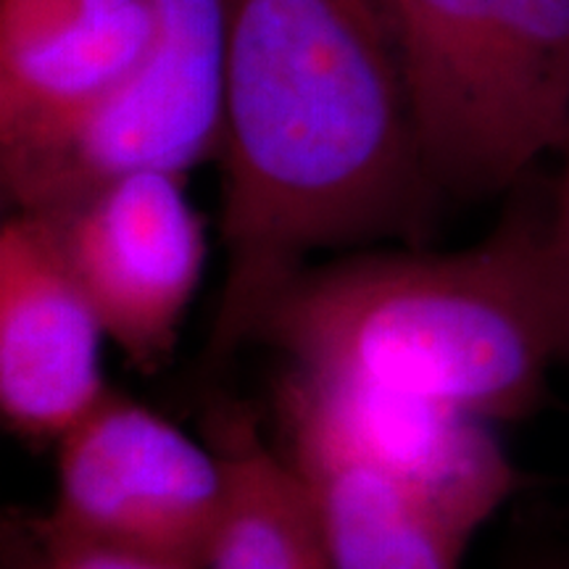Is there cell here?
<instances>
[{
	"instance_id": "14",
	"label": "cell",
	"mask_w": 569,
	"mask_h": 569,
	"mask_svg": "<svg viewBox=\"0 0 569 569\" xmlns=\"http://www.w3.org/2000/svg\"><path fill=\"white\" fill-rule=\"evenodd\" d=\"M517 569H569V549L543 553V557L522 561Z\"/></svg>"
},
{
	"instance_id": "9",
	"label": "cell",
	"mask_w": 569,
	"mask_h": 569,
	"mask_svg": "<svg viewBox=\"0 0 569 569\" xmlns=\"http://www.w3.org/2000/svg\"><path fill=\"white\" fill-rule=\"evenodd\" d=\"M159 30V0H0V153L117 88Z\"/></svg>"
},
{
	"instance_id": "6",
	"label": "cell",
	"mask_w": 569,
	"mask_h": 569,
	"mask_svg": "<svg viewBox=\"0 0 569 569\" xmlns=\"http://www.w3.org/2000/svg\"><path fill=\"white\" fill-rule=\"evenodd\" d=\"M30 217L46 227L106 336L132 367L156 372L167 365L209 256L184 174H127Z\"/></svg>"
},
{
	"instance_id": "12",
	"label": "cell",
	"mask_w": 569,
	"mask_h": 569,
	"mask_svg": "<svg viewBox=\"0 0 569 569\" xmlns=\"http://www.w3.org/2000/svg\"><path fill=\"white\" fill-rule=\"evenodd\" d=\"M11 557V569H177L161 561L134 557L106 546L59 538L48 532L38 519H30Z\"/></svg>"
},
{
	"instance_id": "10",
	"label": "cell",
	"mask_w": 569,
	"mask_h": 569,
	"mask_svg": "<svg viewBox=\"0 0 569 569\" xmlns=\"http://www.w3.org/2000/svg\"><path fill=\"white\" fill-rule=\"evenodd\" d=\"M293 467L336 569H461L469 538L356 453L330 427L277 403Z\"/></svg>"
},
{
	"instance_id": "3",
	"label": "cell",
	"mask_w": 569,
	"mask_h": 569,
	"mask_svg": "<svg viewBox=\"0 0 569 569\" xmlns=\"http://www.w3.org/2000/svg\"><path fill=\"white\" fill-rule=\"evenodd\" d=\"M438 193L515 188L569 130V0H388Z\"/></svg>"
},
{
	"instance_id": "1",
	"label": "cell",
	"mask_w": 569,
	"mask_h": 569,
	"mask_svg": "<svg viewBox=\"0 0 569 569\" xmlns=\"http://www.w3.org/2000/svg\"><path fill=\"white\" fill-rule=\"evenodd\" d=\"M222 240L209 336L253 343L327 248L422 243L440 196L419 151L388 0H222Z\"/></svg>"
},
{
	"instance_id": "5",
	"label": "cell",
	"mask_w": 569,
	"mask_h": 569,
	"mask_svg": "<svg viewBox=\"0 0 569 569\" xmlns=\"http://www.w3.org/2000/svg\"><path fill=\"white\" fill-rule=\"evenodd\" d=\"M224 503L227 475L209 440L109 390L59 440L56 501L38 522L59 538L206 569Z\"/></svg>"
},
{
	"instance_id": "7",
	"label": "cell",
	"mask_w": 569,
	"mask_h": 569,
	"mask_svg": "<svg viewBox=\"0 0 569 569\" xmlns=\"http://www.w3.org/2000/svg\"><path fill=\"white\" fill-rule=\"evenodd\" d=\"M106 330L46 227L11 211L0 227V415L27 440H59L109 393Z\"/></svg>"
},
{
	"instance_id": "8",
	"label": "cell",
	"mask_w": 569,
	"mask_h": 569,
	"mask_svg": "<svg viewBox=\"0 0 569 569\" xmlns=\"http://www.w3.org/2000/svg\"><path fill=\"white\" fill-rule=\"evenodd\" d=\"M277 403L330 427L469 540L515 490L493 422L467 411L290 369Z\"/></svg>"
},
{
	"instance_id": "11",
	"label": "cell",
	"mask_w": 569,
	"mask_h": 569,
	"mask_svg": "<svg viewBox=\"0 0 569 569\" xmlns=\"http://www.w3.org/2000/svg\"><path fill=\"white\" fill-rule=\"evenodd\" d=\"M206 440L222 459L227 503L206 569H336L301 482L243 403H219Z\"/></svg>"
},
{
	"instance_id": "13",
	"label": "cell",
	"mask_w": 569,
	"mask_h": 569,
	"mask_svg": "<svg viewBox=\"0 0 569 569\" xmlns=\"http://www.w3.org/2000/svg\"><path fill=\"white\" fill-rule=\"evenodd\" d=\"M557 153L559 172L546 196H540V219H543L546 277L557 306L565 367H569V130Z\"/></svg>"
},
{
	"instance_id": "4",
	"label": "cell",
	"mask_w": 569,
	"mask_h": 569,
	"mask_svg": "<svg viewBox=\"0 0 569 569\" xmlns=\"http://www.w3.org/2000/svg\"><path fill=\"white\" fill-rule=\"evenodd\" d=\"M224 134L222 0H159V30L117 88L46 138L0 153L11 211L46 213L138 172L184 174Z\"/></svg>"
},
{
	"instance_id": "2",
	"label": "cell",
	"mask_w": 569,
	"mask_h": 569,
	"mask_svg": "<svg viewBox=\"0 0 569 569\" xmlns=\"http://www.w3.org/2000/svg\"><path fill=\"white\" fill-rule=\"evenodd\" d=\"M298 372L515 422L540 409L565 346L540 198L465 251L419 246L306 267L261 325Z\"/></svg>"
}]
</instances>
